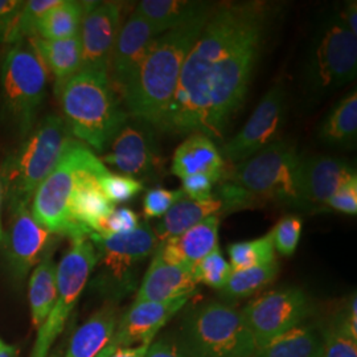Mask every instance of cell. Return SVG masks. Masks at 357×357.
<instances>
[{
	"instance_id": "1",
	"label": "cell",
	"mask_w": 357,
	"mask_h": 357,
	"mask_svg": "<svg viewBox=\"0 0 357 357\" xmlns=\"http://www.w3.org/2000/svg\"><path fill=\"white\" fill-rule=\"evenodd\" d=\"M270 16L262 1L215 7L181 68L160 131L221 137L243 106Z\"/></svg>"
},
{
	"instance_id": "2",
	"label": "cell",
	"mask_w": 357,
	"mask_h": 357,
	"mask_svg": "<svg viewBox=\"0 0 357 357\" xmlns=\"http://www.w3.org/2000/svg\"><path fill=\"white\" fill-rule=\"evenodd\" d=\"M213 10L153 38L138 72L121 96L134 119L160 130L181 68Z\"/></svg>"
},
{
	"instance_id": "3",
	"label": "cell",
	"mask_w": 357,
	"mask_h": 357,
	"mask_svg": "<svg viewBox=\"0 0 357 357\" xmlns=\"http://www.w3.org/2000/svg\"><path fill=\"white\" fill-rule=\"evenodd\" d=\"M57 96L72 137L100 153L128 121L105 72L79 70Z\"/></svg>"
},
{
	"instance_id": "4",
	"label": "cell",
	"mask_w": 357,
	"mask_h": 357,
	"mask_svg": "<svg viewBox=\"0 0 357 357\" xmlns=\"http://www.w3.org/2000/svg\"><path fill=\"white\" fill-rule=\"evenodd\" d=\"M72 141L64 119L47 115L8 153L0 167L3 200L8 213L20 206H31L38 185L57 166Z\"/></svg>"
},
{
	"instance_id": "5",
	"label": "cell",
	"mask_w": 357,
	"mask_h": 357,
	"mask_svg": "<svg viewBox=\"0 0 357 357\" xmlns=\"http://www.w3.org/2000/svg\"><path fill=\"white\" fill-rule=\"evenodd\" d=\"M303 158L295 146L274 141L250 159L224 171L220 181H229L255 193L261 200L303 208L301 166Z\"/></svg>"
},
{
	"instance_id": "6",
	"label": "cell",
	"mask_w": 357,
	"mask_h": 357,
	"mask_svg": "<svg viewBox=\"0 0 357 357\" xmlns=\"http://www.w3.org/2000/svg\"><path fill=\"white\" fill-rule=\"evenodd\" d=\"M47 82L48 70L38 52L26 41L15 44L1 66V112L22 139L36 125Z\"/></svg>"
},
{
	"instance_id": "7",
	"label": "cell",
	"mask_w": 357,
	"mask_h": 357,
	"mask_svg": "<svg viewBox=\"0 0 357 357\" xmlns=\"http://www.w3.org/2000/svg\"><path fill=\"white\" fill-rule=\"evenodd\" d=\"M102 165L86 144L75 139L69 143L57 166L38 185L31 203L33 216L45 229L70 240L89 236L72 221L69 200L79 175Z\"/></svg>"
},
{
	"instance_id": "8",
	"label": "cell",
	"mask_w": 357,
	"mask_h": 357,
	"mask_svg": "<svg viewBox=\"0 0 357 357\" xmlns=\"http://www.w3.org/2000/svg\"><path fill=\"white\" fill-rule=\"evenodd\" d=\"M357 35L345 23L343 13L328 16L310 45L303 78L310 93L324 96L356 78Z\"/></svg>"
},
{
	"instance_id": "9",
	"label": "cell",
	"mask_w": 357,
	"mask_h": 357,
	"mask_svg": "<svg viewBox=\"0 0 357 357\" xmlns=\"http://www.w3.org/2000/svg\"><path fill=\"white\" fill-rule=\"evenodd\" d=\"M183 349L191 357H252L257 347L241 311L212 302L185 320Z\"/></svg>"
},
{
	"instance_id": "10",
	"label": "cell",
	"mask_w": 357,
	"mask_h": 357,
	"mask_svg": "<svg viewBox=\"0 0 357 357\" xmlns=\"http://www.w3.org/2000/svg\"><path fill=\"white\" fill-rule=\"evenodd\" d=\"M97 265V252L88 237L70 240V248L56 268V299L51 312L38 328L29 357H47L64 330L73 308Z\"/></svg>"
},
{
	"instance_id": "11",
	"label": "cell",
	"mask_w": 357,
	"mask_h": 357,
	"mask_svg": "<svg viewBox=\"0 0 357 357\" xmlns=\"http://www.w3.org/2000/svg\"><path fill=\"white\" fill-rule=\"evenodd\" d=\"M241 314L258 349L301 326L311 314V301L302 289L287 287L259 295Z\"/></svg>"
},
{
	"instance_id": "12",
	"label": "cell",
	"mask_w": 357,
	"mask_h": 357,
	"mask_svg": "<svg viewBox=\"0 0 357 357\" xmlns=\"http://www.w3.org/2000/svg\"><path fill=\"white\" fill-rule=\"evenodd\" d=\"M89 238L96 248L97 262H101L106 280L115 287H128L134 270L153 255L159 243L147 222H142L138 229L126 234L101 236L91 233Z\"/></svg>"
},
{
	"instance_id": "13",
	"label": "cell",
	"mask_w": 357,
	"mask_h": 357,
	"mask_svg": "<svg viewBox=\"0 0 357 357\" xmlns=\"http://www.w3.org/2000/svg\"><path fill=\"white\" fill-rule=\"evenodd\" d=\"M287 100L281 84L274 85L248 119L241 131L227 142L222 153L231 163H243L273 143L283 125Z\"/></svg>"
},
{
	"instance_id": "14",
	"label": "cell",
	"mask_w": 357,
	"mask_h": 357,
	"mask_svg": "<svg viewBox=\"0 0 357 357\" xmlns=\"http://www.w3.org/2000/svg\"><path fill=\"white\" fill-rule=\"evenodd\" d=\"M126 122L110 142V150L103 155V165L118 168L130 178L153 176L160 166V155L153 128L144 122Z\"/></svg>"
},
{
	"instance_id": "15",
	"label": "cell",
	"mask_w": 357,
	"mask_h": 357,
	"mask_svg": "<svg viewBox=\"0 0 357 357\" xmlns=\"http://www.w3.org/2000/svg\"><path fill=\"white\" fill-rule=\"evenodd\" d=\"M122 4L116 1L93 3L85 13L79 38L82 45V69L109 72L115 41L121 29Z\"/></svg>"
},
{
	"instance_id": "16",
	"label": "cell",
	"mask_w": 357,
	"mask_h": 357,
	"mask_svg": "<svg viewBox=\"0 0 357 357\" xmlns=\"http://www.w3.org/2000/svg\"><path fill=\"white\" fill-rule=\"evenodd\" d=\"M52 233L33 216L31 206H20L10 213L3 237L8 266L17 280H24L51 243Z\"/></svg>"
},
{
	"instance_id": "17",
	"label": "cell",
	"mask_w": 357,
	"mask_h": 357,
	"mask_svg": "<svg viewBox=\"0 0 357 357\" xmlns=\"http://www.w3.org/2000/svg\"><path fill=\"white\" fill-rule=\"evenodd\" d=\"M155 38L158 36L153 26L137 11L131 13L128 22L119 29L107 72L116 94L122 96L130 85Z\"/></svg>"
},
{
	"instance_id": "18",
	"label": "cell",
	"mask_w": 357,
	"mask_h": 357,
	"mask_svg": "<svg viewBox=\"0 0 357 357\" xmlns=\"http://www.w3.org/2000/svg\"><path fill=\"white\" fill-rule=\"evenodd\" d=\"M191 296L168 302H134L118 321L110 344L135 347L153 343L158 331L187 305Z\"/></svg>"
},
{
	"instance_id": "19",
	"label": "cell",
	"mask_w": 357,
	"mask_h": 357,
	"mask_svg": "<svg viewBox=\"0 0 357 357\" xmlns=\"http://www.w3.org/2000/svg\"><path fill=\"white\" fill-rule=\"evenodd\" d=\"M356 172L343 159L312 156L302 160L301 195L303 208H321Z\"/></svg>"
},
{
	"instance_id": "20",
	"label": "cell",
	"mask_w": 357,
	"mask_h": 357,
	"mask_svg": "<svg viewBox=\"0 0 357 357\" xmlns=\"http://www.w3.org/2000/svg\"><path fill=\"white\" fill-rule=\"evenodd\" d=\"M109 169L102 166L84 171L77 180L69 200L72 221L86 234L100 233L105 220L113 213L114 204L105 196L98 178Z\"/></svg>"
},
{
	"instance_id": "21",
	"label": "cell",
	"mask_w": 357,
	"mask_h": 357,
	"mask_svg": "<svg viewBox=\"0 0 357 357\" xmlns=\"http://www.w3.org/2000/svg\"><path fill=\"white\" fill-rule=\"evenodd\" d=\"M193 266L167 262L153 252V261L146 271L134 302H168L193 295L197 281Z\"/></svg>"
},
{
	"instance_id": "22",
	"label": "cell",
	"mask_w": 357,
	"mask_h": 357,
	"mask_svg": "<svg viewBox=\"0 0 357 357\" xmlns=\"http://www.w3.org/2000/svg\"><path fill=\"white\" fill-rule=\"evenodd\" d=\"M221 216H209L178 237L158 243L155 253L167 262L193 266L218 248Z\"/></svg>"
},
{
	"instance_id": "23",
	"label": "cell",
	"mask_w": 357,
	"mask_h": 357,
	"mask_svg": "<svg viewBox=\"0 0 357 357\" xmlns=\"http://www.w3.org/2000/svg\"><path fill=\"white\" fill-rule=\"evenodd\" d=\"M225 162L211 138L203 134H191L183 142L172 159V172L178 178L205 175L215 183L221 180Z\"/></svg>"
},
{
	"instance_id": "24",
	"label": "cell",
	"mask_w": 357,
	"mask_h": 357,
	"mask_svg": "<svg viewBox=\"0 0 357 357\" xmlns=\"http://www.w3.org/2000/svg\"><path fill=\"white\" fill-rule=\"evenodd\" d=\"M26 41L38 52L43 64L54 77L56 94L66 81L82 69V45L79 35L65 40H44L36 36Z\"/></svg>"
},
{
	"instance_id": "25",
	"label": "cell",
	"mask_w": 357,
	"mask_h": 357,
	"mask_svg": "<svg viewBox=\"0 0 357 357\" xmlns=\"http://www.w3.org/2000/svg\"><path fill=\"white\" fill-rule=\"evenodd\" d=\"M216 6L208 1L193 0H143L135 11L153 26L159 36L171 29L183 26L192 19L209 13Z\"/></svg>"
},
{
	"instance_id": "26",
	"label": "cell",
	"mask_w": 357,
	"mask_h": 357,
	"mask_svg": "<svg viewBox=\"0 0 357 357\" xmlns=\"http://www.w3.org/2000/svg\"><path fill=\"white\" fill-rule=\"evenodd\" d=\"M118 324V310L101 307L72 336L65 357H96L110 344Z\"/></svg>"
},
{
	"instance_id": "27",
	"label": "cell",
	"mask_w": 357,
	"mask_h": 357,
	"mask_svg": "<svg viewBox=\"0 0 357 357\" xmlns=\"http://www.w3.org/2000/svg\"><path fill=\"white\" fill-rule=\"evenodd\" d=\"M222 213L224 206L218 197H212L206 202H195L188 197H183L162 217L153 233L158 243H165L191 229L205 218L215 215L221 216Z\"/></svg>"
},
{
	"instance_id": "28",
	"label": "cell",
	"mask_w": 357,
	"mask_h": 357,
	"mask_svg": "<svg viewBox=\"0 0 357 357\" xmlns=\"http://www.w3.org/2000/svg\"><path fill=\"white\" fill-rule=\"evenodd\" d=\"M54 249L50 243L38 261L29 281V305L31 317L35 328L48 318L56 299V264L53 261Z\"/></svg>"
},
{
	"instance_id": "29",
	"label": "cell",
	"mask_w": 357,
	"mask_h": 357,
	"mask_svg": "<svg viewBox=\"0 0 357 357\" xmlns=\"http://www.w3.org/2000/svg\"><path fill=\"white\" fill-rule=\"evenodd\" d=\"M93 3L61 0L38 22L36 36L44 40H65L79 35L85 13Z\"/></svg>"
},
{
	"instance_id": "30",
	"label": "cell",
	"mask_w": 357,
	"mask_h": 357,
	"mask_svg": "<svg viewBox=\"0 0 357 357\" xmlns=\"http://www.w3.org/2000/svg\"><path fill=\"white\" fill-rule=\"evenodd\" d=\"M323 336L311 326H298L255 349L252 357H319Z\"/></svg>"
},
{
	"instance_id": "31",
	"label": "cell",
	"mask_w": 357,
	"mask_h": 357,
	"mask_svg": "<svg viewBox=\"0 0 357 357\" xmlns=\"http://www.w3.org/2000/svg\"><path fill=\"white\" fill-rule=\"evenodd\" d=\"M357 135V93L352 91L337 103L320 125L319 138L326 144L351 147Z\"/></svg>"
},
{
	"instance_id": "32",
	"label": "cell",
	"mask_w": 357,
	"mask_h": 357,
	"mask_svg": "<svg viewBox=\"0 0 357 357\" xmlns=\"http://www.w3.org/2000/svg\"><path fill=\"white\" fill-rule=\"evenodd\" d=\"M280 271V264L275 261L245 270H233L227 284L221 289L229 298H246L262 290L274 281Z\"/></svg>"
},
{
	"instance_id": "33",
	"label": "cell",
	"mask_w": 357,
	"mask_h": 357,
	"mask_svg": "<svg viewBox=\"0 0 357 357\" xmlns=\"http://www.w3.org/2000/svg\"><path fill=\"white\" fill-rule=\"evenodd\" d=\"M61 0H29L24 1V6L15 17L10 26L4 41L8 44H19L24 40L36 38L38 22L43 16L50 13L52 8L59 6Z\"/></svg>"
},
{
	"instance_id": "34",
	"label": "cell",
	"mask_w": 357,
	"mask_h": 357,
	"mask_svg": "<svg viewBox=\"0 0 357 357\" xmlns=\"http://www.w3.org/2000/svg\"><path fill=\"white\" fill-rule=\"evenodd\" d=\"M231 270H245L275 261V249L271 233L243 243H231L228 249Z\"/></svg>"
},
{
	"instance_id": "35",
	"label": "cell",
	"mask_w": 357,
	"mask_h": 357,
	"mask_svg": "<svg viewBox=\"0 0 357 357\" xmlns=\"http://www.w3.org/2000/svg\"><path fill=\"white\" fill-rule=\"evenodd\" d=\"M197 283H204L213 289H222L231 274L230 264L224 258L220 248L204 257L192 268Z\"/></svg>"
},
{
	"instance_id": "36",
	"label": "cell",
	"mask_w": 357,
	"mask_h": 357,
	"mask_svg": "<svg viewBox=\"0 0 357 357\" xmlns=\"http://www.w3.org/2000/svg\"><path fill=\"white\" fill-rule=\"evenodd\" d=\"M105 196L115 204V203H126L134 199L137 195L143 191V184L137 178H130L126 175L106 172L98 178Z\"/></svg>"
},
{
	"instance_id": "37",
	"label": "cell",
	"mask_w": 357,
	"mask_h": 357,
	"mask_svg": "<svg viewBox=\"0 0 357 357\" xmlns=\"http://www.w3.org/2000/svg\"><path fill=\"white\" fill-rule=\"evenodd\" d=\"M302 228L303 221L299 217L287 216L282 218L275 228L270 231L275 252L286 257L293 255L301 241Z\"/></svg>"
},
{
	"instance_id": "38",
	"label": "cell",
	"mask_w": 357,
	"mask_h": 357,
	"mask_svg": "<svg viewBox=\"0 0 357 357\" xmlns=\"http://www.w3.org/2000/svg\"><path fill=\"white\" fill-rule=\"evenodd\" d=\"M319 357H357V340L336 320L323 335Z\"/></svg>"
},
{
	"instance_id": "39",
	"label": "cell",
	"mask_w": 357,
	"mask_h": 357,
	"mask_svg": "<svg viewBox=\"0 0 357 357\" xmlns=\"http://www.w3.org/2000/svg\"><path fill=\"white\" fill-rule=\"evenodd\" d=\"M225 212H234L248 208H258L265 204L255 193L243 190V187L229 181H220V197Z\"/></svg>"
},
{
	"instance_id": "40",
	"label": "cell",
	"mask_w": 357,
	"mask_h": 357,
	"mask_svg": "<svg viewBox=\"0 0 357 357\" xmlns=\"http://www.w3.org/2000/svg\"><path fill=\"white\" fill-rule=\"evenodd\" d=\"M184 197L181 190H166L162 187H155L147 191L143 199V213L146 218L163 217L167 212Z\"/></svg>"
},
{
	"instance_id": "41",
	"label": "cell",
	"mask_w": 357,
	"mask_h": 357,
	"mask_svg": "<svg viewBox=\"0 0 357 357\" xmlns=\"http://www.w3.org/2000/svg\"><path fill=\"white\" fill-rule=\"evenodd\" d=\"M141 225L138 215L126 206L114 209L113 213L105 220L101 227L100 233L101 236H109V234H126L131 233Z\"/></svg>"
},
{
	"instance_id": "42",
	"label": "cell",
	"mask_w": 357,
	"mask_h": 357,
	"mask_svg": "<svg viewBox=\"0 0 357 357\" xmlns=\"http://www.w3.org/2000/svg\"><path fill=\"white\" fill-rule=\"evenodd\" d=\"M324 206L331 211L355 216L357 213V175L349 178Z\"/></svg>"
},
{
	"instance_id": "43",
	"label": "cell",
	"mask_w": 357,
	"mask_h": 357,
	"mask_svg": "<svg viewBox=\"0 0 357 357\" xmlns=\"http://www.w3.org/2000/svg\"><path fill=\"white\" fill-rule=\"evenodd\" d=\"M215 181L205 175H193L188 178H181V191L184 196H188V199L195 202H206L213 197Z\"/></svg>"
},
{
	"instance_id": "44",
	"label": "cell",
	"mask_w": 357,
	"mask_h": 357,
	"mask_svg": "<svg viewBox=\"0 0 357 357\" xmlns=\"http://www.w3.org/2000/svg\"><path fill=\"white\" fill-rule=\"evenodd\" d=\"M24 1L20 0H0V41H4V38L17 16Z\"/></svg>"
},
{
	"instance_id": "45",
	"label": "cell",
	"mask_w": 357,
	"mask_h": 357,
	"mask_svg": "<svg viewBox=\"0 0 357 357\" xmlns=\"http://www.w3.org/2000/svg\"><path fill=\"white\" fill-rule=\"evenodd\" d=\"M337 323L342 326V328L351 337L357 340V299L356 294H354L347 306L344 311L342 312V315L337 318Z\"/></svg>"
},
{
	"instance_id": "46",
	"label": "cell",
	"mask_w": 357,
	"mask_h": 357,
	"mask_svg": "<svg viewBox=\"0 0 357 357\" xmlns=\"http://www.w3.org/2000/svg\"><path fill=\"white\" fill-rule=\"evenodd\" d=\"M144 357H191L183 348L168 340L151 343Z\"/></svg>"
},
{
	"instance_id": "47",
	"label": "cell",
	"mask_w": 357,
	"mask_h": 357,
	"mask_svg": "<svg viewBox=\"0 0 357 357\" xmlns=\"http://www.w3.org/2000/svg\"><path fill=\"white\" fill-rule=\"evenodd\" d=\"M150 344L135 345V347H116L109 357H144Z\"/></svg>"
},
{
	"instance_id": "48",
	"label": "cell",
	"mask_w": 357,
	"mask_h": 357,
	"mask_svg": "<svg viewBox=\"0 0 357 357\" xmlns=\"http://www.w3.org/2000/svg\"><path fill=\"white\" fill-rule=\"evenodd\" d=\"M343 16H344L345 23L348 28L351 29L352 33L357 35V6L356 1H349L345 7Z\"/></svg>"
},
{
	"instance_id": "49",
	"label": "cell",
	"mask_w": 357,
	"mask_h": 357,
	"mask_svg": "<svg viewBox=\"0 0 357 357\" xmlns=\"http://www.w3.org/2000/svg\"><path fill=\"white\" fill-rule=\"evenodd\" d=\"M19 349L15 345L6 343L3 339H0V357H17Z\"/></svg>"
},
{
	"instance_id": "50",
	"label": "cell",
	"mask_w": 357,
	"mask_h": 357,
	"mask_svg": "<svg viewBox=\"0 0 357 357\" xmlns=\"http://www.w3.org/2000/svg\"><path fill=\"white\" fill-rule=\"evenodd\" d=\"M3 183H1V176H0V243H3L4 231H3V225H1V209H3Z\"/></svg>"
},
{
	"instance_id": "51",
	"label": "cell",
	"mask_w": 357,
	"mask_h": 357,
	"mask_svg": "<svg viewBox=\"0 0 357 357\" xmlns=\"http://www.w3.org/2000/svg\"><path fill=\"white\" fill-rule=\"evenodd\" d=\"M115 348H116V347H114V345L109 344L103 349L102 352H100L96 357H109V355L114 351Z\"/></svg>"
}]
</instances>
